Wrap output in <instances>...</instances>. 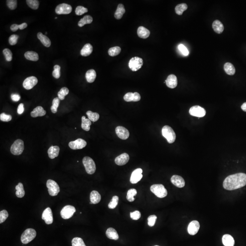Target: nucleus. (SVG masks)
I'll list each match as a JSON object with an SVG mask.
<instances>
[{
  "label": "nucleus",
  "instance_id": "1",
  "mask_svg": "<svg viewBox=\"0 0 246 246\" xmlns=\"http://www.w3.org/2000/svg\"><path fill=\"white\" fill-rule=\"evenodd\" d=\"M246 185V174L239 173L228 176L224 181L223 186L226 190L233 191Z\"/></svg>",
  "mask_w": 246,
  "mask_h": 246
},
{
  "label": "nucleus",
  "instance_id": "2",
  "mask_svg": "<svg viewBox=\"0 0 246 246\" xmlns=\"http://www.w3.org/2000/svg\"><path fill=\"white\" fill-rule=\"evenodd\" d=\"M162 134L170 144L174 143L176 140V134L173 129L168 125H165L163 127Z\"/></svg>",
  "mask_w": 246,
  "mask_h": 246
},
{
  "label": "nucleus",
  "instance_id": "3",
  "mask_svg": "<svg viewBox=\"0 0 246 246\" xmlns=\"http://www.w3.org/2000/svg\"><path fill=\"white\" fill-rule=\"evenodd\" d=\"M83 163L88 174L92 175L95 173L96 170V165L92 158L85 156L83 159Z\"/></svg>",
  "mask_w": 246,
  "mask_h": 246
},
{
  "label": "nucleus",
  "instance_id": "4",
  "mask_svg": "<svg viewBox=\"0 0 246 246\" xmlns=\"http://www.w3.org/2000/svg\"><path fill=\"white\" fill-rule=\"evenodd\" d=\"M36 235L35 230L33 228H28L22 234L21 240L23 244H26L33 241Z\"/></svg>",
  "mask_w": 246,
  "mask_h": 246
},
{
  "label": "nucleus",
  "instance_id": "5",
  "mask_svg": "<svg viewBox=\"0 0 246 246\" xmlns=\"http://www.w3.org/2000/svg\"><path fill=\"white\" fill-rule=\"evenodd\" d=\"M150 191L159 198H165L167 195V191L162 184H155L150 187Z\"/></svg>",
  "mask_w": 246,
  "mask_h": 246
},
{
  "label": "nucleus",
  "instance_id": "6",
  "mask_svg": "<svg viewBox=\"0 0 246 246\" xmlns=\"http://www.w3.org/2000/svg\"><path fill=\"white\" fill-rule=\"evenodd\" d=\"M24 149V142L20 139L16 140L11 147V152L13 155H21Z\"/></svg>",
  "mask_w": 246,
  "mask_h": 246
},
{
  "label": "nucleus",
  "instance_id": "7",
  "mask_svg": "<svg viewBox=\"0 0 246 246\" xmlns=\"http://www.w3.org/2000/svg\"><path fill=\"white\" fill-rule=\"evenodd\" d=\"M47 187L48 189L49 194L52 197L57 196L60 190L58 183L51 179L48 180L47 182Z\"/></svg>",
  "mask_w": 246,
  "mask_h": 246
},
{
  "label": "nucleus",
  "instance_id": "8",
  "mask_svg": "<svg viewBox=\"0 0 246 246\" xmlns=\"http://www.w3.org/2000/svg\"><path fill=\"white\" fill-rule=\"evenodd\" d=\"M143 64V59L138 57H135L129 60L128 66L132 71L135 72L141 68Z\"/></svg>",
  "mask_w": 246,
  "mask_h": 246
},
{
  "label": "nucleus",
  "instance_id": "9",
  "mask_svg": "<svg viewBox=\"0 0 246 246\" xmlns=\"http://www.w3.org/2000/svg\"><path fill=\"white\" fill-rule=\"evenodd\" d=\"M75 212L76 209L73 206L67 205L62 209L60 215L62 218L64 219H68L73 217Z\"/></svg>",
  "mask_w": 246,
  "mask_h": 246
},
{
  "label": "nucleus",
  "instance_id": "10",
  "mask_svg": "<svg viewBox=\"0 0 246 246\" xmlns=\"http://www.w3.org/2000/svg\"><path fill=\"white\" fill-rule=\"evenodd\" d=\"M189 113L192 116L195 117H203L206 115V111L204 108L201 106L195 105L190 108Z\"/></svg>",
  "mask_w": 246,
  "mask_h": 246
},
{
  "label": "nucleus",
  "instance_id": "11",
  "mask_svg": "<svg viewBox=\"0 0 246 246\" xmlns=\"http://www.w3.org/2000/svg\"><path fill=\"white\" fill-rule=\"evenodd\" d=\"M72 11L71 6L68 4L62 3L58 5L56 8L55 12L57 14H68Z\"/></svg>",
  "mask_w": 246,
  "mask_h": 246
},
{
  "label": "nucleus",
  "instance_id": "12",
  "mask_svg": "<svg viewBox=\"0 0 246 246\" xmlns=\"http://www.w3.org/2000/svg\"><path fill=\"white\" fill-rule=\"evenodd\" d=\"M70 148L72 150H79L84 148L87 145L85 140L82 139H78L75 141H71L68 144Z\"/></svg>",
  "mask_w": 246,
  "mask_h": 246
},
{
  "label": "nucleus",
  "instance_id": "13",
  "mask_svg": "<svg viewBox=\"0 0 246 246\" xmlns=\"http://www.w3.org/2000/svg\"><path fill=\"white\" fill-rule=\"evenodd\" d=\"M38 82L37 78L34 76H31L27 78L23 83V86L27 90H30L33 88Z\"/></svg>",
  "mask_w": 246,
  "mask_h": 246
},
{
  "label": "nucleus",
  "instance_id": "14",
  "mask_svg": "<svg viewBox=\"0 0 246 246\" xmlns=\"http://www.w3.org/2000/svg\"><path fill=\"white\" fill-rule=\"evenodd\" d=\"M42 219L44 220L46 223L48 225L51 224L53 223V215L52 211L50 208L45 209L42 216Z\"/></svg>",
  "mask_w": 246,
  "mask_h": 246
},
{
  "label": "nucleus",
  "instance_id": "15",
  "mask_svg": "<svg viewBox=\"0 0 246 246\" xmlns=\"http://www.w3.org/2000/svg\"><path fill=\"white\" fill-rule=\"evenodd\" d=\"M142 171L141 168H138L134 170L130 177V182L132 184H136L141 180L143 177Z\"/></svg>",
  "mask_w": 246,
  "mask_h": 246
},
{
  "label": "nucleus",
  "instance_id": "16",
  "mask_svg": "<svg viewBox=\"0 0 246 246\" xmlns=\"http://www.w3.org/2000/svg\"><path fill=\"white\" fill-rule=\"evenodd\" d=\"M115 132L118 137L120 139L125 140L128 139L129 136V131L128 129L123 126H117L115 128Z\"/></svg>",
  "mask_w": 246,
  "mask_h": 246
},
{
  "label": "nucleus",
  "instance_id": "17",
  "mask_svg": "<svg viewBox=\"0 0 246 246\" xmlns=\"http://www.w3.org/2000/svg\"><path fill=\"white\" fill-rule=\"evenodd\" d=\"M123 99L126 102H137L141 99V96L138 93H127L123 97Z\"/></svg>",
  "mask_w": 246,
  "mask_h": 246
},
{
  "label": "nucleus",
  "instance_id": "18",
  "mask_svg": "<svg viewBox=\"0 0 246 246\" xmlns=\"http://www.w3.org/2000/svg\"><path fill=\"white\" fill-rule=\"evenodd\" d=\"M200 224L197 221H193L189 223L188 227V232L191 235H195L198 233L200 228Z\"/></svg>",
  "mask_w": 246,
  "mask_h": 246
},
{
  "label": "nucleus",
  "instance_id": "19",
  "mask_svg": "<svg viewBox=\"0 0 246 246\" xmlns=\"http://www.w3.org/2000/svg\"><path fill=\"white\" fill-rule=\"evenodd\" d=\"M171 180L172 184L178 188H182L185 186V180L181 176L174 175L171 177Z\"/></svg>",
  "mask_w": 246,
  "mask_h": 246
},
{
  "label": "nucleus",
  "instance_id": "20",
  "mask_svg": "<svg viewBox=\"0 0 246 246\" xmlns=\"http://www.w3.org/2000/svg\"><path fill=\"white\" fill-rule=\"evenodd\" d=\"M129 160V155L124 153L118 155L115 159V162L118 166H123L128 163Z\"/></svg>",
  "mask_w": 246,
  "mask_h": 246
},
{
  "label": "nucleus",
  "instance_id": "21",
  "mask_svg": "<svg viewBox=\"0 0 246 246\" xmlns=\"http://www.w3.org/2000/svg\"><path fill=\"white\" fill-rule=\"evenodd\" d=\"M165 82L167 86L171 88H175L178 83L177 77L174 74L168 76Z\"/></svg>",
  "mask_w": 246,
  "mask_h": 246
},
{
  "label": "nucleus",
  "instance_id": "22",
  "mask_svg": "<svg viewBox=\"0 0 246 246\" xmlns=\"http://www.w3.org/2000/svg\"><path fill=\"white\" fill-rule=\"evenodd\" d=\"M46 113V111L44 110L43 108L41 106H38L33 109L31 113V115L33 118L37 117H42L44 116Z\"/></svg>",
  "mask_w": 246,
  "mask_h": 246
},
{
  "label": "nucleus",
  "instance_id": "23",
  "mask_svg": "<svg viewBox=\"0 0 246 246\" xmlns=\"http://www.w3.org/2000/svg\"><path fill=\"white\" fill-rule=\"evenodd\" d=\"M60 148L58 146H51L49 148L48 153L50 159H53L59 155Z\"/></svg>",
  "mask_w": 246,
  "mask_h": 246
},
{
  "label": "nucleus",
  "instance_id": "24",
  "mask_svg": "<svg viewBox=\"0 0 246 246\" xmlns=\"http://www.w3.org/2000/svg\"><path fill=\"white\" fill-rule=\"evenodd\" d=\"M101 195L96 191H93L90 193V204H96L98 203L101 201Z\"/></svg>",
  "mask_w": 246,
  "mask_h": 246
},
{
  "label": "nucleus",
  "instance_id": "25",
  "mask_svg": "<svg viewBox=\"0 0 246 246\" xmlns=\"http://www.w3.org/2000/svg\"><path fill=\"white\" fill-rule=\"evenodd\" d=\"M137 34L139 38L146 39L150 36V32L149 30L144 27H139L137 30Z\"/></svg>",
  "mask_w": 246,
  "mask_h": 246
},
{
  "label": "nucleus",
  "instance_id": "26",
  "mask_svg": "<svg viewBox=\"0 0 246 246\" xmlns=\"http://www.w3.org/2000/svg\"><path fill=\"white\" fill-rule=\"evenodd\" d=\"M38 39L41 42L43 45L46 47H49L51 44L50 40L47 36L43 34L42 33H38L37 34Z\"/></svg>",
  "mask_w": 246,
  "mask_h": 246
},
{
  "label": "nucleus",
  "instance_id": "27",
  "mask_svg": "<svg viewBox=\"0 0 246 246\" xmlns=\"http://www.w3.org/2000/svg\"><path fill=\"white\" fill-rule=\"evenodd\" d=\"M213 28L214 31L218 34H221L223 31L224 27L223 25L220 21H214L213 23Z\"/></svg>",
  "mask_w": 246,
  "mask_h": 246
},
{
  "label": "nucleus",
  "instance_id": "28",
  "mask_svg": "<svg viewBox=\"0 0 246 246\" xmlns=\"http://www.w3.org/2000/svg\"><path fill=\"white\" fill-rule=\"evenodd\" d=\"M223 244L225 246H234L235 241L233 238L229 234H225L222 238Z\"/></svg>",
  "mask_w": 246,
  "mask_h": 246
},
{
  "label": "nucleus",
  "instance_id": "29",
  "mask_svg": "<svg viewBox=\"0 0 246 246\" xmlns=\"http://www.w3.org/2000/svg\"><path fill=\"white\" fill-rule=\"evenodd\" d=\"M106 236L110 239L117 240L119 238V236L117 231L112 228H108L106 232Z\"/></svg>",
  "mask_w": 246,
  "mask_h": 246
},
{
  "label": "nucleus",
  "instance_id": "30",
  "mask_svg": "<svg viewBox=\"0 0 246 246\" xmlns=\"http://www.w3.org/2000/svg\"><path fill=\"white\" fill-rule=\"evenodd\" d=\"M93 50V48L90 43L86 44L81 50V55L83 57L90 55Z\"/></svg>",
  "mask_w": 246,
  "mask_h": 246
},
{
  "label": "nucleus",
  "instance_id": "31",
  "mask_svg": "<svg viewBox=\"0 0 246 246\" xmlns=\"http://www.w3.org/2000/svg\"><path fill=\"white\" fill-rule=\"evenodd\" d=\"M125 13V9L124 6L122 4H119L117 7V10L114 13V18L116 19H120Z\"/></svg>",
  "mask_w": 246,
  "mask_h": 246
},
{
  "label": "nucleus",
  "instance_id": "32",
  "mask_svg": "<svg viewBox=\"0 0 246 246\" xmlns=\"http://www.w3.org/2000/svg\"><path fill=\"white\" fill-rule=\"evenodd\" d=\"M86 78L88 82L89 83H93L96 78V73L93 69H90L86 73Z\"/></svg>",
  "mask_w": 246,
  "mask_h": 246
},
{
  "label": "nucleus",
  "instance_id": "33",
  "mask_svg": "<svg viewBox=\"0 0 246 246\" xmlns=\"http://www.w3.org/2000/svg\"><path fill=\"white\" fill-rule=\"evenodd\" d=\"M24 56L27 59L32 61H37L39 59L38 55L35 52H27L24 54Z\"/></svg>",
  "mask_w": 246,
  "mask_h": 246
},
{
  "label": "nucleus",
  "instance_id": "34",
  "mask_svg": "<svg viewBox=\"0 0 246 246\" xmlns=\"http://www.w3.org/2000/svg\"><path fill=\"white\" fill-rule=\"evenodd\" d=\"M225 72L229 75H233L235 73L236 70L234 66L230 63H227L224 66Z\"/></svg>",
  "mask_w": 246,
  "mask_h": 246
},
{
  "label": "nucleus",
  "instance_id": "35",
  "mask_svg": "<svg viewBox=\"0 0 246 246\" xmlns=\"http://www.w3.org/2000/svg\"><path fill=\"white\" fill-rule=\"evenodd\" d=\"M91 121L88 118H86L84 116L82 117L81 127L85 131H88L90 129V125H91Z\"/></svg>",
  "mask_w": 246,
  "mask_h": 246
},
{
  "label": "nucleus",
  "instance_id": "36",
  "mask_svg": "<svg viewBox=\"0 0 246 246\" xmlns=\"http://www.w3.org/2000/svg\"><path fill=\"white\" fill-rule=\"evenodd\" d=\"M16 195L18 198H22L25 196V191L24 189L23 185L22 183L20 182L16 187Z\"/></svg>",
  "mask_w": 246,
  "mask_h": 246
},
{
  "label": "nucleus",
  "instance_id": "37",
  "mask_svg": "<svg viewBox=\"0 0 246 246\" xmlns=\"http://www.w3.org/2000/svg\"><path fill=\"white\" fill-rule=\"evenodd\" d=\"M92 17L89 15L85 16L78 23V26L80 27L84 26L86 24L91 23H92Z\"/></svg>",
  "mask_w": 246,
  "mask_h": 246
},
{
  "label": "nucleus",
  "instance_id": "38",
  "mask_svg": "<svg viewBox=\"0 0 246 246\" xmlns=\"http://www.w3.org/2000/svg\"><path fill=\"white\" fill-rule=\"evenodd\" d=\"M188 6L187 4L182 3L177 5L175 8L176 13L179 15H182L184 11L187 10Z\"/></svg>",
  "mask_w": 246,
  "mask_h": 246
},
{
  "label": "nucleus",
  "instance_id": "39",
  "mask_svg": "<svg viewBox=\"0 0 246 246\" xmlns=\"http://www.w3.org/2000/svg\"><path fill=\"white\" fill-rule=\"evenodd\" d=\"M86 114L88 115V119L93 122H96L99 119V115L97 113L93 112L91 111H88L86 112Z\"/></svg>",
  "mask_w": 246,
  "mask_h": 246
},
{
  "label": "nucleus",
  "instance_id": "40",
  "mask_svg": "<svg viewBox=\"0 0 246 246\" xmlns=\"http://www.w3.org/2000/svg\"><path fill=\"white\" fill-rule=\"evenodd\" d=\"M137 194V191L135 189H129L127 192V200L128 202H132L134 201V197L136 196Z\"/></svg>",
  "mask_w": 246,
  "mask_h": 246
},
{
  "label": "nucleus",
  "instance_id": "41",
  "mask_svg": "<svg viewBox=\"0 0 246 246\" xmlns=\"http://www.w3.org/2000/svg\"><path fill=\"white\" fill-rule=\"evenodd\" d=\"M121 49L119 47L116 46L111 48L108 51V53L111 57H114L120 53Z\"/></svg>",
  "mask_w": 246,
  "mask_h": 246
},
{
  "label": "nucleus",
  "instance_id": "42",
  "mask_svg": "<svg viewBox=\"0 0 246 246\" xmlns=\"http://www.w3.org/2000/svg\"><path fill=\"white\" fill-rule=\"evenodd\" d=\"M69 93V90L68 88L66 87H63L60 90L58 93V98L60 100H63L64 99L65 97Z\"/></svg>",
  "mask_w": 246,
  "mask_h": 246
},
{
  "label": "nucleus",
  "instance_id": "43",
  "mask_svg": "<svg viewBox=\"0 0 246 246\" xmlns=\"http://www.w3.org/2000/svg\"><path fill=\"white\" fill-rule=\"evenodd\" d=\"M60 99L58 97L54 98L53 101V105L51 107V110L53 113H56L57 112V109L59 106Z\"/></svg>",
  "mask_w": 246,
  "mask_h": 246
},
{
  "label": "nucleus",
  "instance_id": "44",
  "mask_svg": "<svg viewBox=\"0 0 246 246\" xmlns=\"http://www.w3.org/2000/svg\"><path fill=\"white\" fill-rule=\"evenodd\" d=\"M26 3L33 10L38 9L39 5V2L37 0H27Z\"/></svg>",
  "mask_w": 246,
  "mask_h": 246
},
{
  "label": "nucleus",
  "instance_id": "45",
  "mask_svg": "<svg viewBox=\"0 0 246 246\" xmlns=\"http://www.w3.org/2000/svg\"><path fill=\"white\" fill-rule=\"evenodd\" d=\"M72 246H86L83 240L80 238L76 237L73 239L72 241Z\"/></svg>",
  "mask_w": 246,
  "mask_h": 246
},
{
  "label": "nucleus",
  "instance_id": "46",
  "mask_svg": "<svg viewBox=\"0 0 246 246\" xmlns=\"http://www.w3.org/2000/svg\"><path fill=\"white\" fill-rule=\"evenodd\" d=\"M28 27V24L26 23H23L20 25H18L17 24H14L11 26V30L13 32H16L18 29H20V30H23Z\"/></svg>",
  "mask_w": 246,
  "mask_h": 246
},
{
  "label": "nucleus",
  "instance_id": "47",
  "mask_svg": "<svg viewBox=\"0 0 246 246\" xmlns=\"http://www.w3.org/2000/svg\"><path fill=\"white\" fill-rule=\"evenodd\" d=\"M118 200L119 198L118 196H113V197L111 202L109 203L108 205V208L109 209H114L116 208L118 204Z\"/></svg>",
  "mask_w": 246,
  "mask_h": 246
},
{
  "label": "nucleus",
  "instance_id": "48",
  "mask_svg": "<svg viewBox=\"0 0 246 246\" xmlns=\"http://www.w3.org/2000/svg\"><path fill=\"white\" fill-rule=\"evenodd\" d=\"M3 53L5 56L6 60L8 62H10L13 59V53L8 48H5L3 51Z\"/></svg>",
  "mask_w": 246,
  "mask_h": 246
},
{
  "label": "nucleus",
  "instance_id": "49",
  "mask_svg": "<svg viewBox=\"0 0 246 246\" xmlns=\"http://www.w3.org/2000/svg\"><path fill=\"white\" fill-rule=\"evenodd\" d=\"M61 67L58 65H56L54 66V70L53 72V76L54 78L58 79L60 77Z\"/></svg>",
  "mask_w": 246,
  "mask_h": 246
},
{
  "label": "nucleus",
  "instance_id": "50",
  "mask_svg": "<svg viewBox=\"0 0 246 246\" xmlns=\"http://www.w3.org/2000/svg\"><path fill=\"white\" fill-rule=\"evenodd\" d=\"M88 12V9L83 7V6H78L75 9L76 14L78 16L82 15L83 14L87 13Z\"/></svg>",
  "mask_w": 246,
  "mask_h": 246
},
{
  "label": "nucleus",
  "instance_id": "51",
  "mask_svg": "<svg viewBox=\"0 0 246 246\" xmlns=\"http://www.w3.org/2000/svg\"><path fill=\"white\" fill-rule=\"evenodd\" d=\"M8 213L5 210H3L0 212V223H4L8 217Z\"/></svg>",
  "mask_w": 246,
  "mask_h": 246
},
{
  "label": "nucleus",
  "instance_id": "52",
  "mask_svg": "<svg viewBox=\"0 0 246 246\" xmlns=\"http://www.w3.org/2000/svg\"><path fill=\"white\" fill-rule=\"evenodd\" d=\"M17 2L16 0H7V6L11 10H15L17 8Z\"/></svg>",
  "mask_w": 246,
  "mask_h": 246
},
{
  "label": "nucleus",
  "instance_id": "53",
  "mask_svg": "<svg viewBox=\"0 0 246 246\" xmlns=\"http://www.w3.org/2000/svg\"><path fill=\"white\" fill-rule=\"evenodd\" d=\"M157 217L155 215H151L148 218V224L150 227H153L155 225Z\"/></svg>",
  "mask_w": 246,
  "mask_h": 246
},
{
  "label": "nucleus",
  "instance_id": "54",
  "mask_svg": "<svg viewBox=\"0 0 246 246\" xmlns=\"http://www.w3.org/2000/svg\"><path fill=\"white\" fill-rule=\"evenodd\" d=\"M12 119V117L11 115L6 114L4 113H1L0 115V119L1 121H4V122H9V121H11Z\"/></svg>",
  "mask_w": 246,
  "mask_h": 246
},
{
  "label": "nucleus",
  "instance_id": "55",
  "mask_svg": "<svg viewBox=\"0 0 246 246\" xmlns=\"http://www.w3.org/2000/svg\"><path fill=\"white\" fill-rule=\"evenodd\" d=\"M19 36L17 35L13 34L9 38V43L11 45H15L17 43Z\"/></svg>",
  "mask_w": 246,
  "mask_h": 246
},
{
  "label": "nucleus",
  "instance_id": "56",
  "mask_svg": "<svg viewBox=\"0 0 246 246\" xmlns=\"http://www.w3.org/2000/svg\"><path fill=\"white\" fill-rule=\"evenodd\" d=\"M178 49L182 53L183 55L187 56L189 55V53L187 48L183 44H180L178 46Z\"/></svg>",
  "mask_w": 246,
  "mask_h": 246
},
{
  "label": "nucleus",
  "instance_id": "57",
  "mask_svg": "<svg viewBox=\"0 0 246 246\" xmlns=\"http://www.w3.org/2000/svg\"><path fill=\"white\" fill-rule=\"evenodd\" d=\"M130 218L133 220H138L141 217V213L138 211H135L132 213H130Z\"/></svg>",
  "mask_w": 246,
  "mask_h": 246
},
{
  "label": "nucleus",
  "instance_id": "58",
  "mask_svg": "<svg viewBox=\"0 0 246 246\" xmlns=\"http://www.w3.org/2000/svg\"><path fill=\"white\" fill-rule=\"evenodd\" d=\"M11 98L13 101H15V102H18L21 99V97L17 93H13L11 95Z\"/></svg>",
  "mask_w": 246,
  "mask_h": 246
},
{
  "label": "nucleus",
  "instance_id": "59",
  "mask_svg": "<svg viewBox=\"0 0 246 246\" xmlns=\"http://www.w3.org/2000/svg\"><path fill=\"white\" fill-rule=\"evenodd\" d=\"M24 111V104L23 103H20L18 108L17 112H18V114H21L23 113Z\"/></svg>",
  "mask_w": 246,
  "mask_h": 246
},
{
  "label": "nucleus",
  "instance_id": "60",
  "mask_svg": "<svg viewBox=\"0 0 246 246\" xmlns=\"http://www.w3.org/2000/svg\"><path fill=\"white\" fill-rule=\"evenodd\" d=\"M241 108L243 111L246 112V102L243 103V105L241 106Z\"/></svg>",
  "mask_w": 246,
  "mask_h": 246
},
{
  "label": "nucleus",
  "instance_id": "61",
  "mask_svg": "<svg viewBox=\"0 0 246 246\" xmlns=\"http://www.w3.org/2000/svg\"></svg>",
  "mask_w": 246,
  "mask_h": 246
}]
</instances>
